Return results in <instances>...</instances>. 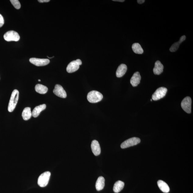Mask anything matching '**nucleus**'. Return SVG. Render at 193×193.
Instances as JSON below:
<instances>
[{
  "label": "nucleus",
  "instance_id": "nucleus-4",
  "mask_svg": "<svg viewBox=\"0 0 193 193\" xmlns=\"http://www.w3.org/2000/svg\"><path fill=\"white\" fill-rule=\"evenodd\" d=\"M82 62L80 59L72 61L68 64L66 70L68 73H72L79 69L80 66L81 65Z\"/></svg>",
  "mask_w": 193,
  "mask_h": 193
},
{
  "label": "nucleus",
  "instance_id": "nucleus-8",
  "mask_svg": "<svg viewBox=\"0 0 193 193\" xmlns=\"http://www.w3.org/2000/svg\"><path fill=\"white\" fill-rule=\"evenodd\" d=\"M191 99L189 97H187L183 99L181 103L182 109L188 113L191 112Z\"/></svg>",
  "mask_w": 193,
  "mask_h": 193
},
{
  "label": "nucleus",
  "instance_id": "nucleus-18",
  "mask_svg": "<svg viewBox=\"0 0 193 193\" xmlns=\"http://www.w3.org/2000/svg\"><path fill=\"white\" fill-rule=\"evenodd\" d=\"M186 39V37L185 36H182L180 37V40L178 41V42L174 43V44L172 45L170 49V51L171 52H175L177 50V49L179 48L180 45Z\"/></svg>",
  "mask_w": 193,
  "mask_h": 193
},
{
  "label": "nucleus",
  "instance_id": "nucleus-20",
  "mask_svg": "<svg viewBox=\"0 0 193 193\" xmlns=\"http://www.w3.org/2000/svg\"><path fill=\"white\" fill-rule=\"evenodd\" d=\"M35 89L37 93L41 94H45L48 91V88L46 86L41 84H37Z\"/></svg>",
  "mask_w": 193,
  "mask_h": 193
},
{
  "label": "nucleus",
  "instance_id": "nucleus-21",
  "mask_svg": "<svg viewBox=\"0 0 193 193\" xmlns=\"http://www.w3.org/2000/svg\"><path fill=\"white\" fill-rule=\"evenodd\" d=\"M32 114L30 107H26L22 112V116L24 120L27 121L32 117Z\"/></svg>",
  "mask_w": 193,
  "mask_h": 193
},
{
  "label": "nucleus",
  "instance_id": "nucleus-27",
  "mask_svg": "<svg viewBox=\"0 0 193 193\" xmlns=\"http://www.w3.org/2000/svg\"><path fill=\"white\" fill-rule=\"evenodd\" d=\"M113 1L115 2H124V0H113Z\"/></svg>",
  "mask_w": 193,
  "mask_h": 193
},
{
  "label": "nucleus",
  "instance_id": "nucleus-2",
  "mask_svg": "<svg viewBox=\"0 0 193 193\" xmlns=\"http://www.w3.org/2000/svg\"><path fill=\"white\" fill-rule=\"evenodd\" d=\"M103 95L100 92L96 91H92L88 93L87 99L91 103H95L99 102L102 100Z\"/></svg>",
  "mask_w": 193,
  "mask_h": 193
},
{
  "label": "nucleus",
  "instance_id": "nucleus-6",
  "mask_svg": "<svg viewBox=\"0 0 193 193\" xmlns=\"http://www.w3.org/2000/svg\"><path fill=\"white\" fill-rule=\"evenodd\" d=\"M140 142L141 140L140 138L134 137L128 139L122 143L121 145V147L122 148H126L138 145Z\"/></svg>",
  "mask_w": 193,
  "mask_h": 193
},
{
  "label": "nucleus",
  "instance_id": "nucleus-5",
  "mask_svg": "<svg viewBox=\"0 0 193 193\" xmlns=\"http://www.w3.org/2000/svg\"><path fill=\"white\" fill-rule=\"evenodd\" d=\"M4 38L7 41H19L20 36L17 32L13 30H10L4 34Z\"/></svg>",
  "mask_w": 193,
  "mask_h": 193
},
{
  "label": "nucleus",
  "instance_id": "nucleus-30",
  "mask_svg": "<svg viewBox=\"0 0 193 193\" xmlns=\"http://www.w3.org/2000/svg\"><path fill=\"white\" fill-rule=\"evenodd\" d=\"M152 101V99H151V101Z\"/></svg>",
  "mask_w": 193,
  "mask_h": 193
},
{
  "label": "nucleus",
  "instance_id": "nucleus-11",
  "mask_svg": "<svg viewBox=\"0 0 193 193\" xmlns=\"http://www.w3.org/2000/svg\"><path fill=\"white\" fill-rule=\"evenodd\" d=\"M92 152L95 155L97 156L100 154L101 149L99 143L98 141L93 140L91 145Z\"/></svg>",
  "mask_w": 193,
  "mask_h": 193
},
{
  "label": "nucleus",
  "instance_id": "nucleus-28",
  "mask_svg": "<svg viewBox=\"0 0 193 193\" xmlns=\"http://www.w3.org/2000/svg\"><path fill=\"white\" fill-rule=\"evenodd\" d=\"M48 57L49 58V59H52V58H53L54 57H49L48 56L47 57Z\"/></svg>",
  "mask_w": 193,
  "mask_h": 193
},
{
  "label": "nucleus",
  "instance_id": "nucleus-29",
  "mask_svg": "<svg viewBox=\"0 0 193 193\" xmlns=\"http://www.w3.org/2000/svg\"><path fill=\"white\" fill-rule=\"evenodd\" d=\"M38 80V81H41V80Z\"/></svg>",
  "mask_w": 193,
  "mask_h": 193
},
{
  "label": "nucleus",
  "instance_id": "nucleus-19",
  "mask_svg": "<svg viewBox=\"0 0 193 193\" xmlns=\"http://www.w3.org/2000/svg\"><path fill=\"white\" fill-rule=\"evenodd\" d=\"M124 186V182L121 181V180H118L114 184L113 188L114 192L116 193L120 192L123 189Z\"/></svg>",
  "mask_w": 193,
  "mask_h": 193
},
{
  "label": "nucleus",
  "instance_id": "nucleus-17",
  "mask_svg": "<svg viewBox=\"0 0 193 193\" xmlns=\"http://www.w3.org/2000/svg\"><path fill=\"white\" fill-rule=\"evenodd\" d=\"M105 186V178L102 176H100L97 180L95 184V188L97 191H99L103 190Z\"/></svg>",
  "mask_w": 193,
  "mask_h": 193
},
{
  "label": "nucleus",
  "instance_id": "nucleus-23",
  "mask_svg": "<svg viewBox=\"0 0 193 193\" xmlns=\"http://www.w3.org/2000/svg\"><path fill=\"white\" fill-rule=\"evenodd\" d=\"M10 2L16 9H20L21 7L20 3L18 0H10Z\"/></svg>",
  "mask_w": 193,
  "mask_h": 193
},
{
  "label": "nucleus",
  "instance_id": "nucleus-9",
  "mask_svg": "<svg viewBox=\"0 0 193 193\" xmlns=\"http://www.w3.org/2000/svg\"><path fill=\"white\" fill-rule=\"evenodd\" d=\"M30 61L31 63L37 66H46L50 63L48 59H37L36 58H31L30 59Z\"/></svg>",
  "mask_w": 193,
  "mask_h": 193
},
{
  "label": "nucleus",
  "instance_id": "nucleus-22",
  "mask_svg": "<svg viewBox=\"0 0 193 193\" xmlns=\"http://www.w3.org/2000/svg\"><path fill=\"white\" fill-rule=\"evenodd\" d=\"M132 49L134 52L138 54H142L144 53V50L138 43H134L132 45Z\"/></svg>",
  "mask_w": 193,
  "mask_h": 193
},
{
  "label": "nucleus",
  "instance_id": "nucleus-7",
  "mask_svg": "<svg viewBox=\"0 0 193 193\" xmlns=\"http://www.w3.org/2000/svg\"><path fill=\"white\" fill-rule=\"evenodd\" d=\"M167 91V89L164 87H161L157 89L152 95V99L154 101H157L163 98L165 96Z\"/></svg>",
  "mask_w": 193,
  "mask_h": 193
},
{
  "label": "nucleus",
  "instance_id": "nucleus-25",
  "mask_svg": "<svg viewBox=\"0 0 193 193\" xmlns=\"http://www.w3.org/2000/svg\"><path fill=\"white\" fill-rule=\"evenodd\" d=\"M50 1L49 0H38V2L40 3H47L48 2Z\"/></svg>",
  "mask_w": 193,
  "mask_h": 193
},
{
  "label": "nucleus",
  "instance_id": "nucleus-16",
  "mask_svg": "<svg viewBox=\"0 0 193 193\" xmlns=\"http://www.w3.org/2000/svg\"><path fill=\"white\" fill-rule=\"evenodd\" d=\"M157 184L162 191L166 193L169 192L170 190L169 187L164 181L159 180L157 182Z\"/></svg>",
  "mask_w": 193,
  "mask_h": 193
},
{
  "label": "nucleus",
  "instance_id": "nucleus-24",
  "mask_svg": "<svg viewBox=\"0 0 193 193\" xmlns=\"http://www.w3.org/2000/svg\"><path fill=\"white\" fill-rule=\"evenodd\" d=\"M4 23H5V22H4L3 16L1 14H0V28L3 26Z\"/></svg>",
  "mask_w": 193,
  "mask_h": 193
},
{
  "label": "nucleus",
  "instance_id": "nucleus-26",
  "mask_svg": "<svg viewBox=\"0 0 193 193\" xmlns=\"http://www.w3.org/2000/svg\"><path fill=\"white\" fill-rule=\"evenodd\" d=\"M145 1V0H138V1H137L138 3L139 4H142L144 3Z\"/></svg>",
  "mask_w": 193,
  "mask_h": 193
},
{
  "label": "nucleus",
  "instance_id": "nucleus-15",
  "mask_svg": "<svg viewBox=\"0 0 193 193\" xmlns=\"http://www.w3.org/2000/svg\"><path fill=\"white\" fill-rule=\"evenodd\" d=\"M46 105L43 104L37 106L33 110L32 112V116L34 118L37 117L39 116L41 112L46 109Z\"/></svg>",
  "mask_w": 193,
  "mask_h": 193
},
{
  "label": "nucleus",
  "instance_id": "nucleus-1",
  "mask_svg": "<svg viewBox=\"0 0 193 193\" xmlns=\"http://www.w3.org/2000/svg\"><path fill=\"white\" fill-rule=\"evenodd\" d=\"M19 95V92L17 90H14L12 93L8 106V111L10 113L13 112L15 108L18 100Z\"/></svg>",
  "mask_w": 193,
  "mask_h": 193
},
{
  "label": "nucleus",
  "instance_id": "nucleus-13",
  "mask_svg": "<svg viewBox=\"0 0 193 193\" xmlns=\"http://www.w3.org/2000/svg\"><path fill=\"white\" fill-rule=\"evenodd\" d=\"M127 66L125 64H122L118 67L116 72V76L117 77L120 78L123 76L125 74L127 70Z\"/></svg>",
  "mask_w": 193,
  "mask_h": 193
},
{
  "label": "nucleus",
  "instance_id": "nucleus-12",
  "mask_svg": "<svg viewBox=\"0 0 193 193\" xmlns=\"http://www.w3.org/2000/svg\"><path fill=\"white\" fill-rule=\"evenodd\" d=\"M141 76L140 73L137 72L134 73L130 80V84L134 87H136L140 84Z\"/></svg>",
  "mask_w": 193,
  "mask_h": 193
},
{
  "label": "nucleus",
  "instance_id": "nucleus-14",
  "mask_svg": "<svg viewBox=\"0 0 193 193\" xmlns=\"http://www.w3.org/2000/svg\"><path fill=\"white\" fill-rule=\"evenodd\" d=\"M163 64L160 62L157 61L155 62V67L153 69V73L155 74L159 75L163 72Z\"/></svg>",
  "mask_w": 193,
  "mask_h": 193
},
{
  "label": "nucleus",
  "instance_id": "nucleus-3",
  "mask_svg": "<svg viewBox=\"0 0 193 193\" xmlns=\"http://www.w3.org/2000/svg\"><path fill=\"white\" fill-rule=\"evenodd\" d=\"M51 174L50 172L47 171L41 174L39 176L38 180V184L41 187H45L48 183Z\"/></svg>",
  "mask_w": 193,
  "mask_h": 193
},
{
  "label": "nucleus",
  "instance_id": "nucleus-10",
  "mask_svg": "<svg viewBox=\"0 0 193 193\" xmlns=\"http://www.w3.org/2000/svg\"><path fill=\"white\" fill-rule=\"evenodd\" d=\"M53 92L57 96L61 98H65L67 97V93L63 87L60 85H55Z\"/></svg>",
  "mask_w": 193,
  "mask_h": 193
}]
</instances>
